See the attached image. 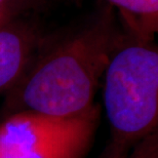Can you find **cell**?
<instances>
[{
  "mask_svg": "<svg viewBox=\"0 0 158 158\" xmlns=\"http://www.w3.org/2000/svg\"><path fill=\"white\" fill-rule=\"evenodd\" d=\"M121 36L114 12L108 9L62 40L43 44L6 94V116L29 111L69 118L88 111Z\"/></svg>",
  "mask_w": 158,
  "mask_h": 158,
  "instance_id": "cell-1",
  "label": "cell"
},
{
  "mask_svg": "<svg viewBox=\"0 0 158 158\" xmlns=\"http://www.w3.org/2000/svg\"><path fill=\"white\" fill-rule=\"evenodd\" d=\"M102 80L110 140L100 158H124L157 131L158 50L153 40L122 34Z\"/></svg>",
  "mask_w": 158,
  "mask_h": 158,
  "instance_id": "cell-2",
  "label": "cell"
},
{
  "mask_svg": "<svg viewBox=\"0 0 158 158\" xmlns=\"http://www.w3.org/2000/svg\"><path fill=\"white\" fill-rule=\"evenodd\" d=\"M99 119L97 104L69 118L15 112L0 123V158H84Z\"/></svg>",
  "mask_w": 158,
  "mask_h": 158,
  "instance_id": "cell-3",
  "label": "cell"
},
{
  "mask_svg": "<svg viewBox=\"0 0 158 158\" xmlns=\"http://www.w3.org/2000/svg\"><path fill=\"white\" fill-rule=\"evenodd\" d=\"M44 44L35 27L24 22L0 24V94H7Z\"/></svg>",
  "mask_w": 158,
  "mask_h": 158,
  "instance_id": "cell-4",
  "label": "cell"
},
{
  "mask_svg": "<svg viewBox=\"0 0 158 158\" xmlns=\"http://www.w3.org/2000/svg\"><path fill=\"white\" fill-rule=\"evenodd\" d=\"M120 12L126 32L153 40L158 29V0H106Z\"/></svg>",
  "mask_w": 158,
  "mask_h": 158,
  "instance_id": "cell-5",
  "label": "cell"
},
{
  "mask_svg": "<svg viewBox=\"0 0 158 158\" xmlns=\"http://www.w3.org/2000/svg\"><path fill=\"white\" fill-rule=\"evenodd\" d=\"M47 0H0V15L2 19L24 12L39 6Z\"/></svg>",
  "mask_w": 158,
  "mask_h": 158,
  "instance_id": "cell-6",
  "label": "cell"
},
{
  "mask_svg": "<svg viewBox=\"0 0 158 158\" xmlns=\"http://www.w3.org/2000/svg\"><path fill=\"white\" fill-rule=\"evenodd\" d=\"M124 158H158L157 131L140 142Z\"/></svg>",
  "mask_w": 158,
  "mask_h": 158,
  "instance_id": "cell-7",
  "label": "cell"
},
{
  "mask_svg": "<svg viewBox=\"0 0 158 158\" xmlns=\"http://www.w3.org/2000/svg\"><path fill=\"white\" fill-rule=\"evenodd\" d=\"M2 20H3V19L1 18V15H0V23H1V21H2Z\"/></svg>",
  "mask_w": 158,
  "mask_h": 158,
  "instance_id": "cell-8",
  "label": "cell"
}]
</instances>
